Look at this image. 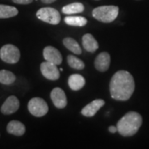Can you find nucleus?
Here are the masks:
<instances>
[{
    "instance_id": "obj_1",
    "label": "nucleus",
    "mask_w": 149,
    "mask_h": 149,
    "mask_svg": "<svg viewBox=\"0 0 149 149\" xmlns=\"http://www.w3.org/2000/svg\"><path fill=\"white\" fill-rule=\"evenodd\" d=\"M134 90V79L127 70H118L112 76L109 82L112 99L118 101H127L133 95Z\"/></svg>"
},
{
    "instance_id": "obj_2",
    "label": "nucleus",
    "mask_w": 149,
    "mask_h": 149,
    "mask_svg": "<svg viewBox=\"0 0 149 149\" xmlns=\"http://www.w3.org/2000/svg\"><path fill=\"white\" fill-rule=\"evenodd\" d=\"M143 124V118L138 112H128L117 123L118 133L123 137H132L139 132Z\"/></svg>"
},
{
    "instance_id": "obj_3",
    "label": "nucleus",
    "mask_w": 149,
    "mask_h": 149,
    "mask_svg": "<svg viewBox=\"0 0 149 149\" xmlns=\"http://www.w3.org/2000/svg\"><path fill=\"white\" fill-rule=\"evenodd\" d=\"M119 8L118 6L104 5L97 7L92 11V16L96 20L104 23L113 22L118 15Z\"/></svg>"
},
{
    "instance_id": "obj_4",
    "label": "nucleus",
    "mask_w": 149,
    "mask_h": 149,
    "mask_svg": "<svg viewBox=\"0 0 149 149\" xmlns=\"http://www.w3.org/2000/svg\"><path fill=\"white\" fill-rule=\"evenodd\" d=\"M20 56V51L14 45L7 44L0 49V58L6 63L16 64L19 61Z\"/></svg>"
},
{
    "instance_id": "obj_5",
    "label": "nucleus",
    "mask_w": 149,
    "mask_h": 149,
    "mask_svg": "<svg viewBox=\"0 0 149 149\" xmlns=\"http://www.w3.org/2000/svg\"><path fill=\"white\" fill-rule=\"evenodd\" d=\"M27 109L32 115L38 118L45 116L49 110L47 103L43 99L39 97H35L31 99L28 102Z\"/></svg>"
},
{
    "instance_id": "obj_6",
    "label": "nucleus",
    "mask_w": 149,
    "mask_h": 149,
    "mask_svg": "<svg viewBox=\"0 0 149 149\" xmlns=\"http://www.w3.org/2000/svg\"><path fill=\"white\" fill-rule=\"evenodd\" d=\"M36 15L39 20L52 25L59 24L61 18L58 11L53 8H42L37 11Z\"/></svg>"
},
{
    "instance_id": "obj_7",
    "label": "nucleus",
    "mask_w": 149,
    "mask_h": 149,
    "mask_svg": "<svg viewBox=\"0 0 149 149\" xmlns=\"http://www.w3.org/2000/svg\"><path fill=\"white\" fill-rule=\"evenodd\" d=\"M40 70L42 75L47 80H56L60 78V70L56 65L49 61H44L40 65Z\"/></svg>"
},
{
    "instance_id": "obj_8",
    "label": "nucleus",
    "mask_w": 149,
    "mask_h": 149,
    "mask_svg": "<svg viewBox=\"0 0 149 149\" xmlns=\"http://www.w3.org/2000/svg\"><path fill=\"white\" fill-rule=\"evenodd\" d=\"M43 56L46 61L52 62L53 64L59 65L62 63V56L56 47L52 46H47L43 50Z\"/></svg>"
},
{
    "instance_id": "obj_9",
    "label": "nucleus",
    "mask_w": 149,
    "mask_h": 149,
    "mask_svg": "<svg viewBox=\"0 0 149 149\" xmlns=\"http://www.w3.org/2000/svg\"><path fill=\"white\" fill-rule=\"evenodd\" d=\"M51 100L57 109H64L67 105V98L64 91L56 87L51 92Z\"/></svg>"
},
{
    "instance_id": "obj_10",
    "label": "nucleus",
    "mask_w": 149,
    "mask_h": 149,
    "mask_svg": "<svg viewBox=\"0 0 149 149\" xmlns=\"http://www.w3.org/2000/svg\"><path fill=\"white\" fill-rule=\"evenodd\" d=\"M19 107H20L19 100L16 96L11 95L3 104V105L1 107V113L7 115L12 114L17 111Z\"/></svg>"
},
{
    "instance_id": "obj_11",
    "label": "nucleus",
    "mask_w": 149,
    "mask_h": 149,
    "mask_svg": "<svg viewBox=\"0 0 149 149\" xmlns=\"http://www.w3.org/2000/svg\"><path fill=\"white\" fill-rule=\"evenodd\" d=\"M110 62H111L110 55L108 52H103L100 53L96 56L94 64H95V69L98 71H100V72H105L109 68Z\"/></svg>"
},
{
    "instance_id": "obj_12",
    "label": "nucleus",
    "mask_w": 149,
    "mask_h": 149,
    "mask_svg": "<svg viewBox=\"0 0 149 149\" xmlns=\"http://www.w3.org/2000/svg\"><path fill=\"white\" fill-rule=\"evenodd\" d=\"M104 104L105 102L101 99L95 100L81 109V114L85 117H93Z\"/></svg>"
},
{
    "instance_id": "obj_13",
    "label": "nucleus",
    "mask_w": 149,
    "mask_h": 149,
    "mask_svg": "<svg viewBox=\"0 0 149 149\" xmlns=\"http://www.w3.org/2000/svg\"><path fill=\"white\" fill-rule=\"evenodd\" d=\"M82 45L85 50L88 52L93 53L99 48V43L95 40L94 36L90 33H86L82 37Z\"/></svg>"
},
{
    "instance_id": "obj_14",
    "label": "nucleus",
    "mask_w": 149,
    "mask_h": 149,
    "mask_svg": "<svg viewBox=\"0 0 149 149\" xmlns=\"http://www.w3.org/2000/svg\"><path fill=\"white\" fill-rule=\"evenodd\" d=\"M7 132L17 137L22 136L26 132L24 124L17 120H12L7 125Z\"/></svg>"
},
{
    "instance_id": "obj_15",
    "label": "nucleus",
    "mask_w": 149,
    "mask_h": 149,
    "mask_svg": "<svg viewBox=\"0 0 149 149\" xmlns=\"http://www.w3.org/2000/svg\"><path fill=\"white\" fill-rule=\"evenodd\" d=\"M68 85L72 91H80L85 85V78L81 74H71L68 78Z\"/></svg>"
},
{
    "instance_id": "obj_16",
    "label": "nucleus",
    "mask_w": 149,
    "mask_h": 149,
    "mask_svg": "<svg viewBox=\"0 0 149 149\" xmlns=\"http://www.w3.org/2000/svg\"><path fill=\"white\" fill-rule=\"evenodd\" d=\"M85 10V7L81 3H72L62 8V13L67 15H72L75 13H80Z\"/></svg>"
},
{
    "instance_id": "obj_17",
    "label": "nucleus",
    "mask_w": 149,
    "mask_h": 149,
    "mask_svg": "<svg viewBox=\"0 0 149 149\" xmlns=\"http://www.w3.org/2000/svg\"><path fill=\"white\" fill-rule=\"evenodd\" d=\"M65 23L72 27H84L87 24V19L81 16H67L65 17Z\"/></svg>"
},
{
    "instance_id": "obj_18",
    "label": "nucleus",
    "mask_w": 149,
    "mask_h": 149,
    "mask_svg": "<svg viewBox=\"0 0 149 149\" xmlns=\"http://www.w3.org/2000/svg\"><path fill=\"white\" fill-rule=\"evenodd\" d=\"M63 45L67 48L71 52L76 54V55H80L82 53V50L80 47L79 43L77 42L74 38L72 37H65L63 39Z\"/></svg>"
},
{
    "instance_id": "obj_19",
    "label": "nucleus",
    "mask_w": 149,
    "mask_h": 149,
    "mask_svg": "<svg viewBox=\"0 0 149 149\" xmlns=\"http://www.w3.org/2000/svg\"><path fill=\"white\" fill-rule=\"evenodd\" d=\"M18 10L15 7L0 4V19L10 18L17 15Z\"/></svg>"
},
{
    "instance_id": "obj_20",
    "label": "nucleus",
    "mask_w": 149,
    "mask_h": 149,
    "mask_svg": "<svg viewBox=\"0 0 149 149\" xmlns=\"http://www.w3.org/2000/svg\"><path fill=\"white\" fill-rule=\"evenodd\" d=\"M16 80V76L13 72L7 70H0V83L3 85H9L14 83Z\"/></svg>"
},
{
    "instance_id": "obj_21",
    "label": "nucleus",
    "mask_w": 149,
    "mask_h": 149,
    "mask_svg": "<svg viewBox=\"0 0 149 149\" xmlns=\"http://www.w3.org/2000/svg\"><path fill=\"white\" fill-rule=\"evenodd\" d=\"M67 63L71 68L74 70H83L85 66L83 61L72 55L67 56Z\"/></svg>"
},
{
    "instance_id": "obj_22",
    "label": "nucleus",
    "mask_w": 149,
    "mask_h": 149,
    "mask_svg": "<svg viewBox=\"0 0 149 149\" xmlns=\"http://www.w3.org/2000/svg\"><path fill=\"white\" fill-rule=\"evenodd\" d=\"M14 3L17 4H22V5H27V4H30L32 3L33 0H12Z\"/></svg>"
},
{
    "instance_id": "obj_23",
    "label": "nucleus",
    "mask_w": 149,
    "mask_h": 149,
    "mask_svg": "<svg viewBox=\"0 0 149 149\" xmlns=\"http://www.w3.org/2000/svg\"><path fill=\"white\" fill-rule=\"evenodd\" d=\"M109 131L111 133H115L118 132V129H117V127L116 126H109Z\"/></svg>"
},
{
    "instance_id": "obj_24",
    "label": "nucleus",
    "mask_w": 149,
    "mask_h": 149,
    "mask_svg": "<svg viewBox=\"0 0 149 149\" xmlns=\"http://www.w3.org/2000/svg\"><path fill=\"white\" fill-rule=\"evenodd\" d=\"M42 2L43 3H46V4H51L54 2H56V0H41Z\"/></svg>"
},
{
    "instance_id": "obj_25",
    "label": "nucleus",
    "mask_w": 149,
    "mask_h": 149,
    "mask_svg": "<svg viewBox=\"0 0 149 149\" xmlns=\"http://www.w3.org/2000/svg\"><path fill=\"white\" fill-rule=\"evenodd\" d=\"M95 1H100V0H95Z\"/></svg>"
},
{
    "instance_id": "obj_26",
    "label": "nucleus",
    "mask_w": 149,
    "mask_h": 149,
    "mask_svg": "<svg viewBox=\"0 0 149 149\" xmlns=\"http://www.w3.org/2000/svg\"><path fill=\"white\" fill-rule=\"evenodd\" d=\"M137 1H141V0H137Z\"/></svg>"
}]
</instances>
